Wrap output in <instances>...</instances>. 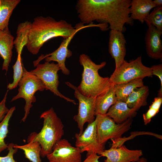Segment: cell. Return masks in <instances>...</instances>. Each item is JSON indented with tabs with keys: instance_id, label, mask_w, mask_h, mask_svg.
Segmentation results:
<instances>
[{
	"instance_id": "cell-1",
	"label": "cell",
	"mask_w": 162,
	"mask_h": 162,
	"mask_svg": "<svg viewBox=\"0 0 162 162\" xmlns=\"http://www.w3.org/2000/svg\"><path fill=\"white\" fill-rule=\"evenodd\" d=\"M130 0H79L76 6L80 22L89 25L96 21L122 32L125 24H134L130 15Z\"/></svg>"
},
{
	"instance_id": "cell-2",
	"label": "cell",
	"mask_w": 162,
	"mask_h": 162,
	"mask_svg": "<svg viewBox=\"0 0 162 162\" xmlns=\"http://www.w3.org/2000/svg\"><path fill=\"white\" fill-rule=\"evenodd\" d=\"M95 26L93 23L84 25L80 22L74 27L65 20L56 21L50 16H38L32 23L28 41L26 46L30 53L36 55L44 44L52 38L62 37L65 39L76 32Z\"/></svg>"
},
{
	"instance_id": "cell-3",
	"label": "cell",
	"mask_w": 162,
	"mask_h": 162,
	"mask_svg": "<svg viewBox=\"0 0 162 162\" xmlns=\"http://www.w3.org/2000/svg\"><path fill=\"white\" fill-rule=\"evenodd\" d=\"M79 62L83 67L82 80L77 87L80 93L88 97L96 98L109 89L112 84L109 78L102 77L98 73V70L106 65V62L96 64L84 54L80 55Z\"/></svg>"
},
{
	"instance_id": "cell-4",
	"label": "cell",
	"mask_w": 162,
	"mask_h": 162,
	"mask_svg": "<svg viewBox=\"0 0 162 162\" xmlns=\"http://www.w3.org/2000/svg\"><path fill=\"white\" fill-rule=\"evenodd\" d=\"M40 118L43 119L41 130L38 133H31L27 140L40 144V156L44 158L51 152L55 144L62 139L64 134V125L52 108L43 112Z\"/></svg>"
},
{
	"instance_id": "cell-5",
	"label": "cell",
	"mask_w": 162,
	"mask_h": 162,
	"mask_svg": "<svg viewBox=\"0 0 162 162\" xmlns=\"http://www.w3.org/2000/svg\"><path fill=\"white\" fill-rule=\"evenodd\" d=\"M18 85L19 86L18 93L12 99L11 102L20 98H23L25 100V113L22 119V121L24 122L26 121L32 106V103L36 101L35 94L38 91H43L45 87L37 77L28 71L24 67L23 74Z\"/></svg>"
},
{
	"instance_id": "cell-6",
	"label": "cell",
	"mask_w": 162,
	"mask_h": 162,
	"mask_svg": "<svg viewBox=\"0 0 162 162\" xmlns=\"http://www.w3.org/2000/svg\"><path fill=\"white\" fill-rule=\"evenodd\" d=\"M152 76L150 67L143 64L140 56L129 62L125 60L120 67L115 69L109 80L111 83L116 85Z\"/></svg>"
},
{
	"instance_id": "cell-7",
	"label": "cell",
	"mask_w": 162,
	"mask_h": 162,
	"mask_svg": "<svg viewBox=\"0 0 162 162\" xmlns=\"http://www.w3.org/2000/svg\"><path fill=\"white\" fill-rule=\"evenodd\" d=\"M96 116L98 140L100 144L104 145L110 139L121 137L130 129L133 122L132 118H130L122 123L117 124L105 115L98 114Z\"/></svg>"
},
{
	"instance_id": "cell-8",
	"label": "cell",
	"mask_w": 162,
	"mask_h": 162,
	"mask_svg": "<svg viewBox=\"0 0 162 162\" xmlns=\"http://www.w3.org/2000/svg\"><path fill=\"white\" fill-rule=\"evenodd\" d=\"M35 69L30 71L42 82L46 90H49L55 95L63 98L68 102L76 104L75 101L62 94L58 89L59 82L58 72L60 68L57 64L45 62L44 64H37Z\"/></svg>"
},
{
	"instance_id": "cell-9",
	"label": "cell",
	"mask_w": 162,
	"mask_h": 162,
	"mask_svg": "<svg viewBox=\"0 0 162 162\" xmlns=\"http://www.w3.org/2000/svg\"><path fill=\"white\" fill-rule=\"evenodd\" d=\"M65 83L74 91V96L79 101L78 112L73 117L77 123L79 129V134L83 131L84 126L86 123L90 124L95 120V98L88 97L80 93L77 87L69 82Z\"/></svg>"
},
{
	"instance_id": "cell-10",
	"label": "cell",
	"mask_w": 162,
	"mask_h": 162,
	"mask_svg": "<svg viewBox=\"0 0 162 162\" xmlns=\"http://www.w3.org/2000/svg\"><path fill=\"white\" fill-rule=\"evenodd\" d=\"M75 146L80 150L81 153L86 152V156L95 153L100 155L104 151L105 145L99 143L97 137L96 122L95 120L88 124L81 134H75Z\"/></svg>"
},
{
	"instance_id": "cell-11",
	"label": "cell",
	"mask_w": 162,
	"mask_h": 162,
	"mask_svg": "<svg viewBox=\"0 0 162 162\" xmlns=\"http://www.w3.org/2000/svg\"><path fill=\"white\" fill-rule=\"evenodd\" d=\"M81 154L80 149L63 139L55 144L46 157L49 162H82Z\"/></svg>"
},
{
	"instance_id": "cell-12",
	"label": "cell",
	"mask_w": 162,
	"mask_h": 162,
	"mask_svg": "<svg viewBox=\"0 0 162 162\" xmlns=\"http://www.w3.org/2000/svg\"><path fill=\"white\" fill-rule=\"evenodd\" d=\"M142 155L141 150H130L122 145L104 150L100 156L106 158L104 162H135Z\"/></svg>"
},
{
	"instance_id": "cell-13",
	"label": "cell",
	"mask_w": 162,
	"mask_h": 162,
	"mask_svg": "<svg viewBox=\"0 0 162 162\" xmlns=\"http://www.w3.org/2000/svg\"><path fill=\"white\" fill-rule=\"evenodd\" d=\"M123 32L110 30L108 43L109 52L114 60L115 69L118 68L125 60L126 41Z\"/></svg>"
},
{
	"instance_id": "cell-14",
	"label": "cell",
	"mask_w": 162,
	"mask_h": 162,
	"mask_svg": "<svg viewBox=\"0 0 162 162\" xmlns=\"http://www.w3.org/2000/svg\"><path fill=\"white\" fill-rule=\"evenodd\" d=\"M78 32H76L68 37L64 39L59 47L54 52L45 56L42 55L39 57L40 60L41 61L45 59L46 62H57L63 74L65 75H69L70 71L66 67L65 61L67 58H69L72 56V52L68 49V46Z\"/></svg>"
},
{
	"instance_id": "cell-15",
	"label": "cell",
	"mask_w": 162,
	"mask_h": 162,
	"mask_svg": "<svg viewBox=\"0 0 162 162\" xmlns=\"http://www.w3.org/2000/svg\"><path fill=\"white\" fill-rule=\"evenodd\" d=\"M148 28L145 34V41L147 55L154 59H162V41L161 36L162 31L157 29L151 24L147 25Z\"/></svg>"
},
{
	"instance_id": "cell-16",
	"label": "cell",
	"mask_w": 162,
	"mask_h": 162,
	"mask_svg": "<svg viewBox=\"0 0 162 162\" xmlns=\"http://www.w3.org/2000/svg\"><path fill=\"white\" fill-rule=\"evenodd\" d=\"M14 39L8 28L0 30V56L3 60L2 70L6 74L11 60Z\"/></svg>"
},
{
	"instance_id": "cell-17",
	"label": "cell",
	"mask_w": 162,
	"mask_h": 162,
	"mask_svg": "<svg viewBox=\"0 0 162 162\" xmlns=\"http://www.w3.org/2000/svg\"><path fill=\"white\" fill-rule=\"evenodd\" d=\"M136 111L130 108L125 102L118 100L112 106L105 114L112 119L115 123L121 124L128 119L132 118L136 114Z\"/></svg>"
},
{
	"instance_id": "cell-18",
	"label": "cell",
	"mask_w": 162,
	"mask_h": 162,
	"mask_svg": "<svg viewBox=\"0 0 162 162\" xmlns=\"http://www.w3.org/2000/svg\"><path fill=\"white\" fill-rule=\"evenodd\" d=\"M156 6L152 0H132L130 7V15L133 20L143 23L151 10Z\"/></svg>"
},
{
	"instance_id": "cell-19",
	"label": "cell",
	"mask_w": 162,
	"mask_h": 162,
	"mask_svg": "<svg viewBox=\"0 0 162 162\" xmlns=\"http://www.w3.org/2000/svg\"><path fill=\"white\" fill-rule=\"evenodd\" d=\"M118 99L116 96L114 84H112L109 89L96 98L95 115H105L110 107Z\"/></svg>"
},
{
	"instance_id": "cell-20",
	"label": "cell",
	"mask_w": 162,
	"mask_h": 162,
	"mask_svg": "<svg viewBox=\"0 0 162 162\" xmlns=\"http://www.w3.org/2000/svg\"><path fill=\"white\" fill-rule=\"evenodd\" d=\"M149 94L148 87L143 85L135 88L128 96L125 102L129 108L137 111L141 106L147 105Z\"/></svg>"
},
{
	"instance_id": "cell-21",
	"label": "cell",
	"mask_w": 162,
	"mask_h": 162,
	"mask_svg": "<svg viewBox=\"0 0 162 162\" xmlns=\"http://www.w3.org/2000/svg\"><path fill=\"white\" fill-rule=\"evenodd\" d=\"M32 22L28 21L19 23L16 31V36L14 40L18 55H21L24 47L28 44Z\"/></svg>"
},
{
	"instance_id": "cell-22",
	"label": "cell",
	"mask_w": 162,
	"mask_h": 162,
	"mask_svg": "<svg viewBox=\"0 0 162 162\" xmlns=\"http://www.w3.org/2000/svg\"><path fill=\"white\" fill-rule=\"evenodd\" d=\"M142 80L137 79L127 82L114 85L118 99L125 102L128 96L135 88L144 85Z\"/></svg>"
},
{
	"instance_id": "cell-23",
	"label": "cell",
	"mask_w": 162,
	"mask_h": 162,
	"mask_svg": "<svg viewBox=\"0 0 162 162\" xmlns=\"http://www.w3.org/2000/svg\"><path fill=\"white\" fill-rule=\"evenodd\" d=\"M20 0H0V30L8 28L12 12Z\"/></svg>"
},
{
	"instance_id": "cell-24",
	"label": "cell",
	"mask_w": 162,
	"mask_h": 162,
	"mask_svg": "<svg viewBox=\"0 0 162 162\" xmlns=\"http://www.w3.org/2000/svg\"><path fill=\"white\" fill-rule=\"evenodd\" d=\"M28 143L23 145L14 144V147L23 150L25 157L31 162H42L40 158L41 147L37 142L27 140Z\"/></svg>"
},
{
	"instance_id": "cell-25",
	"label": "cell",
	"mask_w": 162,
	"mask_h": 162,
	"mask_svg": "<svg viewBox=\"0 0 162 162\" xmlns=\"http://www.w3.org/2000/svg\"><path fill=\"white\" fill-rule=\"evenodd\" d=\"M15 110L14 106L11 108L3 120L0 122V154L7 149L8 144L5 143L4 139L9 132V121Z\"/></svg>"
},
{
	"instance_id": "cell-26",
	"label": "cell",
	"mask_w": 162,
	"mask_h": 162,
	"mask_svg": "<svg viewBox=\"0 0 162 162\" xmlns=\"http://www.w3.org/2000/svg\"><path fill=\"white\" fill-rule=\"evenodd\" d=\"M23 67L21 55H18L16 61L12 67L14 71L13 81L12 83L8 85V90L13 89L18 86L23 74Z\"/></svg>"
},
{
	"instance_id": "cell-27",
	"label": "cell",
	"mask_w": 162,
	"mask_h": 162,
	"mask_svg": "<svg viewBox=\"0 0 162 162\" xmlns=\"http://www.w3.org/2000/svg\"><path fill=\"white\" fill-rule=\"evenodd\" d=\"M147 24H151L157 29L162 31V6L156 7L149 14L145 20Z\"/></svg>"
},
{
	"instance_id": "cell-28",
	"label": "cell",
	"mask_w": 162,
	"mask_h": 162,
	"mask_svg": "<svg viewBox=\"0 0 162 162\" xmlns=\"http://www.w3.org/2000/svg\"><path fill=\"white\" fill-rule=\"evenodd\" d=\"M162 103V97H158L154 98L147 112L143 115V119L145 125L149 123L152 119L158 113Z\"/></svg>"
},
{
	"instance_id": "cell-29",
	"label": "cell",
	"mask_w": 162,
	"mask_h": 162,
	"mask_svg": "<svg viewBox=\"0 0 162 162\" xmlns=\"http://www.w3.org/2000/svg\"><path fill=\"white\" fill-rule=\"evenodd\" d=\"M14 144L13 143L8 144L7 148L8 153L5 156H0V162H17L14 159V156L17 152L18 149L14 147Z\"/></svg>"
},
{
	"instance_id": "cell-30",
	"label": "cell",
	"mask_w": 162,
	"mask_h": 162,
	"mask_svg": "<svg viewBox=\"0 0 162 162\" xmlns=\"http://www.w3.org/2000/svg\"><path fill=\"white\" fill-rule=\"evenodd\" d=\"M150 68L152 76H157L160 80L161 87L158 91V97H162V64L153 65Z\"/></svg>"
},
{
	"instance_id": "cell-31",
	"label": "cell",
	"mask_w": 162,
	"mask_h": 162,
	"mask_svg": "<svg viewBox=\"0 0 162 162\" xmlns=\"http://www.w3.org/2000/svg\"><path fill=\"white\" fill-rule=\"evenodd\" d=\"M8 90H7L3 99L0 102V122L3 120L9 110L6 106V102Z\"/></svg>"
},
{
	"instance_id": "cell-32",
	"label": "cell",
	"mask_w": 162,
	"mask_h": 162,
	"mask_svg": "<svg viewBox=\"0 0 162 162\" xmlns=\"http://www.w3.org/2000/svg\"><path fill=\"white\" fill-rule=\"evenodd\" d=\"M100 157V155L94 153L87 156L86 158L82 162H100L99 159Z\"/></svg>"
},
{
	"instance_id": "cell-33",
	"label": "cell",
	"mask_w": 162,
	"mask_h": 162,
	"mask_svg": "<svg viewBox=\"0 0 162 162\" xmlns=\"http://www.w3.org/2000/svg\"><path fill=\"white\" fill-rule=\"evenodd\" d=\"M152 1L156 7L162 6V0H154Z\"/></svg>"
},
{
	"instance_id": "cell-34",
	"label": "cell",
	"mask_w": 162,
	"mask_h": 162,
	"mask_svg": "<svg viewBox=\"0 0 162 162\" xmlns=\"http://www.w3.org/2000/svg\"><path fill=\"white\" fill-rule=\"evenodd\" d=\"M135 162H148L147 159L143 157H141L140 159Z\"/></svg>"
}]
</instances>
